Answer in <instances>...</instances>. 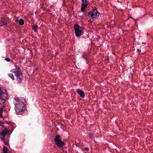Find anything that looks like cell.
Listing matches in <instances>:
<instances>
[{
  "instance_id": "5b68a950",
  "label": "cell",
  "mask_w": 153,
  "mask_h": 153,
  "mask_svg": "<svg viewBox=\"0 0 153 153\" xmlns=\"http://www.w3.org/2000/svg\"><path fill=\"white\" fill-rule=\"evenodd\" d=\"M74 29L75 35L77 37H80L84 34L85 29L82 27L80 26L78 24H76L74 25Z\"/></svg>"
},
{
  "instance_id": "ba28073f",
  "label": "cell",
  "mask_w": 153,
  "mask_h": 153,
  "mask_svg": "<svg viewBox=\"0 0 153 153\" xmlns=\"http://www.w3.org/2000/svg\"><path fill=\"white\" fill-rule=\"evenodd\" d=\"M76 92L82 98H85V92L83 90L80 89H77Z\"/></svg>"
},
{
  "instance_id": "8992f818",
  "label": "cell",
  "mask_w": 153,
  "mask_h": 153,
  "mask_svg": "<svg viewBox=\"0 0 153 153\" xmlns=\"http://www.w3.org/2000/svg\"><path fill=\"white\" fill-rule=\"evenodd\" d=\"M55 141L56 143V145L58 146L59 147L62 148L65 145V143L62 140L61 137L59 135H57L55 137Z\"/></svg>"
},
{
  "instance_id": "4fadbf2b",
  "label": "cell",
  "mask_w": 153,
  "mask_h": 153,
  "mask_svg": "<svg viewBox=\"0 0 153 153\" xmlns=\"http://www.w3.org/2000/svg\"><path fill=\"white\" fill-rule=\"evenodd\" d=\"M5 59H6V60L7 62H10V59H9V58H6Z\"/></svg>"
},
{
  "instance_id": "9c48e42d",
  "label": "cell",
  "mask_w": 153,
  "mask_h": 153,
  "mask_svg": "<svg viewBox=\"0 0 153 153\" xmlns=\"http://www.w3.org/2000/svg\"><path fill=\"white\" fill-rule=\"evenodd\" d=\"M3 153H10V152H9V151L7 147L5 146L4 147V148H3Z\"/></svg>"
},
{
  "instance_id": "6da1fadb",
  "label": "cell",
  "mask_w": 153,
  "mask_h": 153,
  "mask_svg": "<svg viewBox=\"0 0 153 153\" xmlns=\"http://www.w3.org/2000/svg\"><path fill=\"white\" fill-rule=\"evenodd\" d=\"M14 104L16 114L21 115L27 110V102L25 98L23 97H16L14 98Z\"/></svg>"
},
{
  "instance_id": "277c9868",
  "label": "cell",
  "mask_w": 153,
  "mask_h": 153,
  "mask_svg": "<svg viewBox=\"0 0 153 153\" xmlns=\"http://www.w3.org/2000/svg\"><path fill=\"white\" fill-rule=\"evenodd\" d=\"M0 99L7 101L9 99V95L6 88L0 85Z\"/></svg>"
},
{
  "instance_id": "3957f363",
  "label": "cell",
  "mask_w": 153,
  "mask_h": 153,
  "mask_svg": "<svg viewBox=\"0 0 153 153\" xmlns=\"http://www.w3.org/2000/svg\"><path fill=\"white\" fill-rule=\"evenodd\" d=\"M11 72H13L15 74L17 81L19 83H22L24 77H23V73L19 67L16 66V68L11 70Z\"/></svg>"
},
{
  "instance_id": "8fae6325",
  "label": "cell",
  "mask_w": 153,
  "mask_h": 153,
  "mask_svg": "<svg viewBox=\"0 0 153 153\" xmlns=\"http://www.w3.org/2000/svg\"><path fill=\"white\" fill-rule=\"evenodd\" d=\"M8 75L10 77V78H11V79H12V80H14V79H15V77H14V76H13V74H8Z\"/></svg>"
},
{
  "instance_id": "7c38bea8",
  "label": "cell",
  "mask_w": 153,
  "mask_h": 153,
  "mask_svg": "<svg viewBox=\"0 0 153 153\" xmlns=\"http://www.w3.org/2000/svg\"><path fill=\"white\" fill-rule=\"evenodd\" d=\"M19 25H23L25 24V22H24V20H23V19H20L19 21Z\"/></svg>"
},
{
  "instance_id": "5bb4252c",
  "label": "cell",
  "mask_w": 153,
  "mask_h": 153,
  "mask_svg": "<svg viewBox=\"0 0 153 153\" xmlns=\"http://www.w3.org/2000/svg\"><path fill=\"white\" fill-rule=\"evenodd\" d=\"M88 149H88V148H85V150H87V151L88 150Z\"/></svg>"
},
{
  "instance_id": "7a4b0ae2",
  "label": "cell",
  "mask_w": 153,
  "mask_h": 153,
  "mask_svg": "<svg viewBox=\"0 0 153 153\" xmlns=\"http://www.w3.org/2000/svg\"><path fill=\"white\" fill-rule=\"evenodd\" d=\"M100 15V13L98 11L96 7H94L92 10L87 13V15L90 17V19L92 21L98 19Z\"/></svg>"
},
{
  "instance_id": "30bf717a",
  "label": "cell",
  "mask_w": 153,
  "mask_h": 153,
  "mask_svg": "<svg viewBox=\"0 0 153 153\" xmlns=\"http://www.w3.org/2000/svg\"><path fill=\"white\" fill-rule=\"evenodd\" d=\"M32 27H33V29L34 30L35 32H37V26L36 25H34L32 26Z\"/></svg>"
},
{
  "instance_id": "52a82bcc",
  "label": "cell",
  "mask_w": 153,
  "mask_h": 153,
  "mask_svg": "<svg viewBox=\"0 0 153 153\" xmlns=\"http://www.w3.org/2000/svg\"><path fill=\"white\" fill-rule=\"evenodd\" d=\"M89 2L88 1L86 0H82V4H81V11L82 12L85 11L86 8L87 6L89 5Z\"/></svg>"
}]
</instances>
